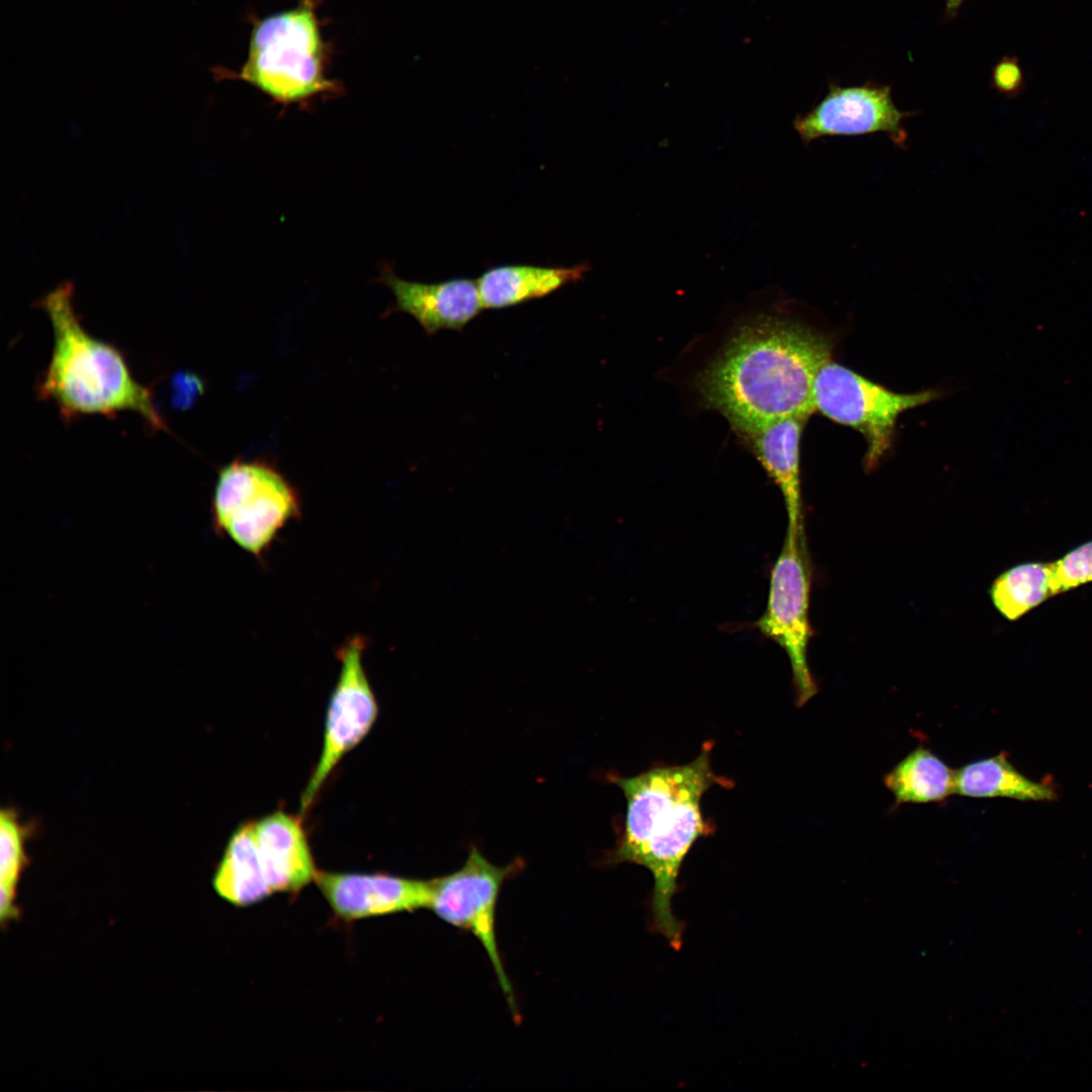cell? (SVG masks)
Instances as JSON below:
<instances>
[{"label": "cell", "mask_w": 1092, "mask_h": 1092, "mask_svg": "<svg viewBox=\"0 0 1092 1092\" xmlns=\"http://www.w3.org/2000/svg\"><path fill=\"white\" fill-rule=\"evenodd\" d=\"M995 81L1002 90H1011L1017 82V73L1011 71L1009 66H1001L996 71Z\"/></svg>", "instance_id": "22"}, {"label": "cell", "mask_w": 1092, "mask_h": 1092, "mask_svg": "<svg viewBox=\"0 0 1092 1092\" xmlns=\"http://www.w3.org/2000/svg\"><path fill=\"white\" fill-rule=\"evenodd\" d=\"M712 748L711 741L705 742L699 755L686 764L654 766L633 777L608 776L626 800L611 862L641 866L651 874V927L675 949L684 933L672 910L680 869L694 844L713 831L703 815L702 799L713 786H733L714 772Z\"/></svg>", "instance_id": "2"}, {"label": "cell", "mask_w": 1092, "mask_h": 1092, "mask_svg": "<svg viewBox=\"0 0 1092 1092\" xmlns=\"http://www.w3.org/2000/svg\"><path fill=\"white\" fill-rule=\"evenodd\" d=\"M810 592L804 527L788 526L782 550L770 570L766 608L754 626L788 655L799 707L818 693L807 659L813 633L809 619Z\"/></svg>", "instance_id": "7"}, {"label": "cell", "mask_w": 1092, "mask_h": 1092, "mask_svg": "<svg viewBox=\"0 0 1092 1092\" xmlns=\"http://www.w3.org/2000/svg\"><path fill=\"white\" fill-rule=\"evenodd\" d=\"M212 886L220 898L238 907L256 904L273 893L253 823L239 826L230 837L213 875Z\"/></svg>", "instance_id": "17"}, {"label": "cell", "mask_w": 1092, "mask_h": 1092, "mask_svg": "<svg viewBox=\"0 0 1092 1092\" xmlns=\"http://www.w3.org/2000/svg\"><path fill=\"white\" fill-rule=\"evenodd\" d=\"M394 295L387 313L411 314L429 336L441 330L462 331L483 308L476 280L455 278L437 283L407 281L388 268L380 275Z\"/></svg>", "instance_id": "12"}, {"label": "cell", "mask_w": 1092, "mask_h": 1092, "mask_svg": "<svg viewBox=\"0 0 1092 1092\" xmlns=\"http://www.w3.org/2000/svg\"><path fill=\"white\" fill-rule=\"evenodd\" d=\"M1092 580V541L1054 562V587L1060 594Z\"/></svg>", "instance_id": "21"}, {"label": "cell", "mask_w": 1092, "mask_h": 1092, "mask_svg": "<svg viewBox=\"0 0 1092 1092\" xmlns=\"http://www.w3.org/2000/svg\"><path fill=\"white\" fill-rule=\"evenodd\" d=\"M315 881L333 911L347 921L429 908L432 880L388 874L317 872Z\"/></svg>", "instance_id": "11"}, {"label": "cell", "mask_w": 1092, "mask_h": 1092, "mask_svg": "<svg viewBox=\"0 0 1092 1092\" xmlns=\"http://www.w3.org/2000/svg\"><path fill=\"white\" fill-rule=\"evenodd\" d=\"M264 870L273 892L296 893L317 871L298 818L273 812L253 823Z\"/></svg>", "instance_id": "13"}, {"label": "cell", "mask_w": 1092, "mask_h": 1092, "mask_svg": "<svg viewBox=\"0 0 1092 1092\" xmlns=\"http://www.w3.org/2000/svg\"><path fill=\"white\" fill-rule=\"evenodd\" d=\"M956 793L969 798H1010L1051 802L1059 798L1051 779L1033 781L1022 775L1006 752L969 762L956 770Z\"/></svg>", "instance_id": "16"}, {"label": "cell", "mask_w": 1092, "mask_h": 1092, "mask_svg": "<svg viewBox=\"0 0 1092 1092\" xmlns=\"http://www.w3.org/2000/svg\"><path fill=\"white\" fill-rule=\"evenodd\" d=\"M523 866L521 859L504 867L496 866L476 846H471L460 869L432 880L429 906L440 919L471 932L480 941L515 1017L518 1011L513 988L497 948L495 908L505 881L516 875Z\"/></svg>", "instance_id": "8"}, {"label": "cell", "mask_w": 1092, "mask_h": 1092, "mask_svg": "<svg viewBox=\"0 0 1092 1092\" xmlns=\"http://www.w3.org/2000/svg\"><path fill=\"white\" fill-rule=\"evenodd\" d=\"M29 827L22 824L14 809H2L0 815V918L5 923L16 918L15 904L19 878L27 863L25 839Z\"/></svg>", "instance_id": "20"}, {"label": "cell", "mask_w": 1092, "mask_h": 1092, "mask_svg": "<svg viewBox=\"0 0 1092 1092\" xmlns=\"http://www.w3.org/2000/svg\"><path fill=\"white\" fill-rule=\"evenodd\" d=\"M963 1L964 0H945L946 10L949 13L953 14L959 9Z\"/></svg>", "instance_id": "23"}, {"label": "cell", "mask_w": 1092, "mask_h": 1092, "mask_svg": "<svg viewBox=\"0 0 1092 1092\" xmlns=\"http://www.w3.org/2000/svg\"><path fill=\"white\" fill-rule=\"evenodd\" d=\"M832 348L826 335L804 324L761 314L738 328L696 387L705 406L740 437L783 419H808L815 413L814 379Z\"/></svg>", "instance_id": "1"}, {"label": "cell", "mask_w": 1092, "mask_h": 1092, "mask_svg": "<svg viewBox=\"0 0 1092 1092\" xmlns=\"http://www.w3.org/2000/svg\"><path fill=\"white\" fill-rule=\"evenodd\" d=\"M367 639L354 634L338 648L340 673L329 703L321 756L301 797V811L313 803L330 774L373 726L377 702L367 677L363 655Z\"/></svg>", "instance_id": "9"}, {"label": "cell", "mask_w": 1092, "mask_h": 1092, "mask_svg": "<svg viewBox=\"0 0 1092 1092\" xmlns=\"http://www.w3.org/2000/svg\"><path fill=\"white\" fill-rule=\"evenodd\" d=\"M989 595L999 613L1014 621L1056 595L1054 562H1029L1011 567L994 580Z\"/></svg>", "instance_id": "19"}, {"label": "cell", "mask_w": 1092, "mask_h": 1092, "mask_svg": "<svg viewBox=\"0 0 1092 1092\" xmlns=\"http://www.w3.org/2000/svg\"><path fill=\"white\" fill-rule=\"evenodd\" d=\"M327 57L315 0H299L254 22L239 71L216 68L213 73L245 81L282 106L307 107L341 91L328 77Z\"/></svg>", "instance_id": "4"}, {"label": "cell", "mask_w": 1092, "mask_h": 1092, "mask_svg": "<svg viewBox=\"0 0 1092 1092\" xmlns=\"http://www.w3.org/2000/svg\"><path fill=\"white\" fill-rule=\"evenodd\" d=\"M301 516L297 489L272 463L236 459L220 468L211 502L216 533L256 558Z\"/></svg>", "instance_id": "5"}, {"label": "cell", "mask_w": 1092, "mask_h": 1092, "mask_svg": "<svg viewBox=\"0 0 1092 1092\" xmlns=\"http://www.w3.org/2000/svg\"><path fill=\"white\" fill-rule=\"evenodd\" d=\"M897 805L939 803L956 794V770L924 746H918L884 776Z\"/></svg>", "instance_id": "18"}, {"label": "cell", "mask_w": 1092, "mask_h": 1092, "mask_svg": "<svg viewBox=\"0 0 1092 1092\" xmlns=\"http://www.w3.org/2000/svg\"><path fill=\"white\" fill-rule=\"evenodd\" d=\"M588 269L587 263L569 267L503 265L486 270L476 282L483 308L497 309L546 296L578 282Z\"/></svg>", "instance_id": "15"}, {"label": "cell", "mask_w": 1092, "mask_h": 1092, "mask_svg": "<svg viewBox=\"0 0 1092 1092\" xmlns=\"http://www.w3.org/2000/svg\"><path fill=\"white\" fill-rule=\"evenodd\" d=\"M911 112L899 110L888 86L831 85L826 96L809 112L794 120V128L805 145L824 136L885 133L898 147L907 145L902 124Z\"/></svg>", "instance_id": "10"}, {"label": "cell", "mask_w": 1092, "mask_h": 1092, "mask_svg": "<svg viewBox=\"0 0 1092 1092\" xmlns=\"http://www.w3.org/2000/svg\"><path fill=\"white\" fill-rule=\"evenodd\" d=\"M37 304L53 330V350L37 382L38 396L56 404L66 421L129 411L154 429L167 428L153 392L134 378L122 353L84 328L71 281L58 284Z\"/></svg>", "instance_id": "3"}, {"label": "cell", "mask_w": 1092, "mask_h": 1092, "mask_svg": "<svg viewBox=\"0 0 1092 1092\" xmlns=\"http://www.w3.org/2000/svg\"><path fill=\"white\" fill-rule=\"evenodd\" d=\"M806 418H787L742 438L768 477L780 488L788 526L804 527L801 483V438Z\"/></svg>", "instance_id": "14"}, {"label": "cell", "mask_w": 1092, "mask_h": 1092, "mask_svg": "<svg viewBox=\"0 0 1092 1092\" xmlns=\"http://www.w3.org/2000/svg\"><path fill=\"white\" fill-rule=\"evenodd\" d=\"M937 396L933 389L895 392L831 359L821 366L813 384L815 412L864 438L867 469L875 468L890 449L898 418Z\"/></svg>", "instance_id": "6"}]
</instances>
